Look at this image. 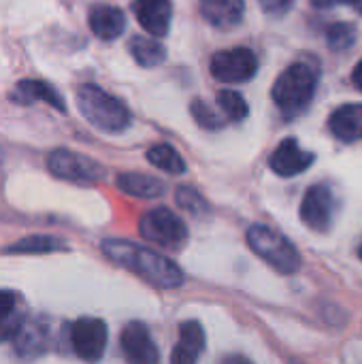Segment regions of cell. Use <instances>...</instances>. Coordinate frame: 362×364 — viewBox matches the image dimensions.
Returning a JSON list of instances; mask_svg holds the SVG:
<instances>
[{
    "instance_id": "cell-1",
    "label": "cell",
    "mask_w": 362,
    "mask_h": 364,
    "mask_svg": "<svg viewBox=\"0 0 362 364\" xmlns=\"http://www.w3.org/2000/svg\"><path fill=\"white\" fill-rule=\"evenodd\" d=\"M100 250L111 262L128 269L156 288L173 290L183 284V271L169 256L156 250H147L124 239H107L102 241Z\"/></svg>"
},
{
    "instance_id": "cell-2",
    "label": "cell",
    "mask_w": 362,
    "mask_h": 364,
    "mask_svg": "<svg viewBox=\"0 0 362 364\" xmlns=\"http://www.w3.org/2000/svg\"><path fill=\"white\" fill-rule=\"evenodd\" d=\"M320 83V66L312 60H297L282 70L271 87V98L280 113L288 119L303 115Z\"/></svg>"
},
{
    "instance_id": "cell-3",
    "label": "cell",
    "mask_w": 362,
    "mask_h": 364,
    "mask_svg": "<svg viewBox=\"0 0 362 364\" xmlns=\"http://www.w3.org/2000/svg\"><path fill=\"white\" fill-rule=\"evenodd\" d=\"M77 109L90 126L107 134L124 132L132 124V113L126 102L94 83L79 85Z\"/></svg>"
},
{
    "instance_id": "cell-4",
    "label": "cell",
    "mask_w": 362,
    "mask_h": 364,
    "mask_svg": "<svg viewBox=\"0 0 362 364\" xmlns=\"http://www.w3.org/2000/svg\"><path fill=\"white\" fill-rule=\"evenodd\" d=\"M250 250L262 258L271 269L282 275H292L301 269V254L297 245L282 232L265 224H254L247 228Z\"/></svg>"
},
{
    "instance_id": "cell-5",
    "label": "cell",
    "mask_w": 362,
    "mask_h": 364,
    "mask_svg": "<svg viewBox=\"0 0 362 364\" xmlns=\"http://www.w3.org/2000/svg\"><path fill=\"white\" fill-rule=\"evenodd\" d=\"M139 232L145 241L169 250H179L188 241L186 222L166 207H156L147 211L139 222Z\"/></svg>"
},
{
    "instance_id": "cell-6",
    "label": "cell",
    "mask_w": 362,
    "mask_h": 364,
    "mask_svg": "<svg viewBox=\"0 0 362 364\" xmlns=\"http://www.w3.org/2000/svg\"><path fill=\"white\" fill-rule=\"evenodd\" d=\"M339 213V196L329 183H314L301 200V222L314 232H329Z\"/></svg>"
},
{
    "instance_id": "cell-7",
    "label": "cell",
    "mask_w": 362,
    "mask_h": 364,
    "mask_svg": "<svg viewBox=\"0 0 362 364\" xmlns=\"http://www.w3.org/2000/svg\"><path fill=\"white\" fill-rule=\"evenodd\" d=\"M211 75L224 85H241L256 77L258 58L250 47H230L220 49L211 55Z\"/></svg>"
},
{
    "instance_id": "cell-8",
    "label": "cell",
    "mask_w": 362,
    "mask_h": 364,
    "mask_svg": "<svg viewBox=\"0 0 362 364\" xmlns=\"http://www.w3.org/2000/svg\"><path fill=\"white\" fill-rule=\"evenodd\" d=\"M47 168L51 171L53 177L81 186L98 183L107 175L100 162L70 149H53L47 158Z\"/></svg>"
},
{
    "instance_id": "cell-9",
    "label": "cell",
    "mask_w": 362,
    "mask_h": 364,
    "mask_svg": "<svg viewBox=\"0 0 362 364\" xmlns=\"http://www.w3.org/2000/svg\"><path fill=\"white\" fill-rule=\"evenodd\" d=\"M109 331L98 318H79L70 326V346L83 363H98L107 350Z\"/></svg>"
},
{
    "instance_id": "cell-10",
    "label": "cell",
    "mask_w": 362,
    "mask_h": 364,
    "mask_svg": "<svg viewBox=\"0 0 362 364\" xmlns=\"http://www.w3.org/2000/svg\"><path fill=\"white\" fill-rule=\"evenodd\" d=\"M119 348L128 364H158L160 352L143 322H130L119 335Z\"/></svg>"
},
{
    "instance_id": "cell-11",
    "label": "cell",
    "mask_w": 362,
    "mask_h": 364,
    "mask_svg": "<svg viewBox=\"0 0 362 364\" xmlns=\"http://www.w3.org/2000/svg\"><path fill=\"white\" fill-rule=\"evenodd\" d=\"M316 162V154L303 149L299 139L286 136L269 156V168L280 177H297Z\"/></svg>"
},
{
    "instance_id": "cell-12",
    "label": "cell",
    "mask_w": 362,
    "mask_h": 364,
    "mask_svg": "<svg viewBox=\"0 0 362 364\" xmlns=\"http://www.w3.org/2000/svg\"><path fill=\"white\" fill-rule=\"evenodd\" d=\"M139 26L154 38L166 36L173 21V0H132Z\"/></svg>"
},
{
    "instance_id": "cell-13",
    "label": "cell",
    "mask_w": 362,
    "mask_h": 364,
    "mask_svg": "<svg viewBox=\"0 0 362 364\" xmlns=\"http://www.w3.org/2000/svg\"><path fill=\"white\" fill-rule=\"evenodd\" d=\"M201 17L215 30H233L245 17V0H198Z\"/></svg>"
},
{
    "instance_id": "cell-14",
    "label": "cell",
    "mask_w": 362,
    "mask_h": 364,
    "mask_svg": "<svg viewBox=\"0 0 362 364\" xmlns=\"http://www.w3.org/2000/svg\"><path fill=\"white\" fill-rule=\"evenodd\" d=\"M9 100L15 102V105H34V102H47L49 107H53L55 111L64 113L66 111V102L62 98V94L45 83V81H38V79H23L19 81L11 94H9Z\"/></svg>"
},
{
    "instance_id": "cell-15",
    "label": "cell",
    "mask_w": 362,
    "mask_h": 364,
    "mask_svg": "<svg viewBox=\"0 0 362 364\" xmlns=\"http://www.w3.org/2000/svg\"><path fill=\"white\" fill-rule=\"evenodd\" d=\"M329 130L341 143L362 141V102H348L337 107L329 117Z\"/></svg>"
},
{
    "instance_id": "cell-16",
    "label": "cell",
    "mask_w": 362,
    "mask_h": 364,
    "mask_svg": "<svg viewBox=\"0 0 362 364\" xmlns=\"http://www.w3.org/2000/svg\"><path fill=\"white\" fill-rule=\"evenodd\" d=\"M90 30L100 41H115L126 30V15L122 9L113 4H96L87 15Z\"/></svg>"
},
{
    "instance_id": "cell-17",
    "label": "cell",
    "mask_w": 362,
    "mask_h": 364,
    "mask_svg": "<svg viewBox=\"0 0 362 364\" xmlns=\"http://www.w3.org/2000/svg\"><path fill=\"white\" fill-rule=\"evenodd\" d=\"M207 346L205 331L196 320H188L179 326V341L171 352V364H196Z\"/></svg>"
},
{
    "instance_id": "cell-18",
    "label": "cell",
    "mask_w": 362,
    "mask_h": 364,
    "mask_svg": "<svg viewBox=\"0 0 362 364\" xmlns=\"http://www.w3.org/2000/svg\"><path fill=\"white\" fill-rule=\"evenodd\" d=\"M115 183L124 194L134 196V198H143V200L160 198L166 192L164 181H160L151 175H145V173H122V175H117Z\"/></svg>"
},
{
    "instance_id": "cell-19",
    "label": "cell",
    "mask_w": 362,
    "mask_h": 364,
    "mask_svg": "<svg viewBox=\"0 0 362 364\" xmlns=\"http://www.w3.org/2000/svg\"><path fill=\"white\" fill-rule=\"evenodd\" d=\"M47 348V328L41 322H23L19 333L15 335V352L21 358L41 356Z\"/></svg>"
},
{
    "instance_id": "cell-20",
    "label": "cell",
    "mask_w": 362,
    "mask_h": 364,
    "mask_svg": "<svg viewBox=\"0 0 362 364\" xmlns=\"http://www.w3.org/2000/svg\"><path fill=\"white\" fill-rule=\"evenodd\" d=\"M128 51H130L132 60L143 68H156V66L164 64V60H166V47L162 43H158L156 38L141 36V34H137L128 41Z\"/></svg>"
},
{
    "instance_id": "cell-21",
    "label": "cell",
    "mask_w": 362,
    "mask_h": 364,
    "mask_svg": "<svg viewBox=\"0 0 362 364\" xmlns=\"http://www.w3.org/2000/svg\"><path fill=\"white\" fill-rule=\"evenodd\" d=\"M26 318L17 307V296L9 290H0V343L15 339Z\"/></svg>"
},
{
    "instance_id": "cell-22",
    "label": "cell",
    "mask_w": 362,
    "mask_h": 364,
    "mask_svg": "<svg viewBox=\"0 0 362 364\" xmlns=\"http://www.w3.org/2000/svg\"><path fill=\"white\" fill-rule=\"evenodd\" d=\"M147 162L169 175H183L186 173V160L181 158V154L169 145V143H158L154 147L147 149Z\"/></svg>"
},
{
    "instance_id": "cell-23",
    "label": "cell",
    "mask_w": 362,
    "mask_h": 364,
    "mask_svg": "<svg viewBox=\"0 0 362 364\" xmlns=\"http://www.w3.org/2000/svg\"><path fill=\"white\" fill-rule=\"evenodd\" d=\"M62 250H66L64 239L51 235H32L6 247V254H53Z\"/></svg>"
},
{
    "instance_id": "cell-24",
    "label": "cell",
    "mask_w": 362,
    "mask_h": 364,
    "mask_svg": "<svg viewBox=\"0 0 362 364\" xmlns=\"http://www.w3.org/2000/svg\"><path fill=\"white\" fill-rule=\"evenodd\" d=\"M215 102H218L220 111L224 113V117L235 124L247 119V115H250V105L243 98V94L237 90H220L215 96Z\"/></svg>"
},
{
    "instance_id": "cell-25",
    "label": "cell",
    "mask_w": 362,
    "mask_h": 364,
    "mask_svg": "<svg viewBox=\"0 0 362 364\" xmlns=\"http://www.w3.org/2000/svg\"><path fill=\"white\" fill-rule=\"evenodd\" d=\"M358 30L350 21H335L326 28V45L331 51H348L356 43Z\"/></svg>"
},
{
    "instance_id": "cell-26",
    "label": "cell",
    "mask_w": 362,
    "mask_h": 364,
    "mask_svg": "<svg viewBox=\"0 0 362 364\" xmlns=\"http://www.w3.org/2000/svg\"><path fill=\"white\" fill-rule=\"evenodd\" d=\"M175 200H177V205H179L183 211H188V213L194 215V218H205V215H209V211H211V207H209V203L205 200V196H203L196 188H192V186H179V188L175 190Z\"/></svg>"
},
{
    "instance_id": "cell-27",
    "label": "cell",
    "mask_w": 362,
    "mask_h": 364,
    "mask_svg": "<svg viewBox=\"0 0 362 364\" xmlns=\"http://www.w3.org/2000/svg\"><path fill=\"white\" fill-rule=\"evenodd\" d=\"M190 115L194 117V122L203 128V130H209V132H213V130H222L224 128V117H220L215 111H213V107H209L205 100H201V98H194L192 102H190Z\"/></svg>"
},
{
    "instance_id": "cell-28",
    "label": "cell",
    "mask_w": 362,
    "mask_h": 364,
    "mask_svg": "<svg viewBox=\"0 0 362 364\" xmlns=\"http://www.w3.org/2000/svg\"><path fill=\"white\" fill-rule=\"evenodd\" d=\"M258 2L269 17H284L294 6V0H258Z\"/></svg>"
},
{
    "instance_id": "cell-29",
    "label": "cell",
    "mask_w": 362,
    "mask_h": 364,
    "mask_svg": "<svg viewBox=\"0 0 362 364\" xmlns=\"http://www.w3.org/2000/svg\"><path fill=\"white\" fill-rule=\"evenodd\" d=\"M312 4L316 9H335V6H341V4H352V0H312Z\"/></svg>"
},
{
    "instance_id": "cell-30",
    "label": "cell",
    "mask_w": 362,
    "mask_h": 364,
    "mask_svg": "<svg viewBox=\"0 0 362 364\" xmlns=\"http://www.w3.org/2000/svg\"><path fill=\"white\" fill-rule=\"evenodd\" d=\"M218 364H254L250 358L241 356V354H230V356H224Z\"/></svg>"
},
{
    "instance_id": "cell-31",
    "label": "cell",
    "mask_w": 362,
    "mask_h": 364,
    "mask_svg": "<svg viewBox=\"0 0 362 364\" xmlns=\"http://www.w3.org/2000/svg\"><path fill=\"white\" fill-rule=\"evenodd\" d=\"M352 83H354L356 90H361L362 92V60L354 66V70H352Z\"/></svg>"
},
{
    "instance_id": "cell-32",
    "label": "cell",
    "mask_w": 362,
    "mask_h": 364,
    "mask_svg": "<svg viewBox=\"0 0 362 364\" xmlns=\"http://www.w3.org/2000/svg\"><path fill=\"white\" fill-rule=\"evenodd\" d=\"M352 4H354V9H356L358 13H362V0H352Z\"/></svg>"
},
{
    "instance_id": "cell-33",
    "label": "cell",
    "mask_w": 362,
    "mask_h": 364,
    "mask_svg": "<svg viewBox=\"0 0 362 364\" xmlns=\"http://www.w3.org/2000/svg\"><path fill=\"white\" fill-rule=\"evenodd\" d=\"M358 256H361V260H362V245H361V250H358Z\"/></svg>"
}]
</instances>
